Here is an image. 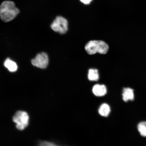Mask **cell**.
<instances>
[{"mask_svg":"<svg viewBox=\"0 0 146 146\" xmlns=\"http://www.w3.org/2000/svg\"><path fill=\"white\" fill-rule=\"evenodd\" d=\"M20 13L14 2L6 1L0 5V17L5 23L9 22L15 19Z\"/></svg>","mask_w":146,"mask_h":146,"instance_id":"obj_1","label":"cell"},{"mask_svg":"<svg viewBox=\"0 0 146 146\" xmlns=\"http://www.w3.org/2000/svg\"><path fill=\"white\" fill-rule=\"evenodd\" d=\"M85 50L89 54L92 55L96 53L106 54L108 52L109 47L105 42L100 40L89 41L85 46Z\"/></svg>","mask_w":146,"mask_h":146,"instance_id":"obj_2","label":"cell"},{"mask_svg":"<svg viewBox=\"0 0 146 146\" xmlns=\"http://www.w3.org/2000/svg\"><path fill=\"white\" fill-rule=\"evenodd\" d=\"M54 31L61 34H65L68 30V22L66 19L61 16H57L51 25Z\"/></svg>","mask_w":146,"mask_h":146,"instance_id":"obj_3","label":"cell"},{"mask_svg":"<svg viewBox=\"0 0 146 146\" xmlns=\"http://www.w3.org/2000/svg\"><path fill=\"white\" fill-rule=\"evenodd\" d=\"M13 121L16 123V127L20 130H23L29 125V117L27 113L23 111H18L15 114Z\"/></svg>","mask_w":146,"mask_h":146,"instance_id":"obj_4","label":"cell"},{"mask_svg":"<svg viewBox=\"0 0 146 146\" xmlns=\"http://www.w3.org/2000/svg\"><path fill=\"white\" fill-rule=\"evenodd\" d=\"M34 66L42 69L46 68L49 63V59L47 54L44 52L37 54L36 57L31 61Z\"/></svg>","mask_w":146,"mask_h":146,"instance_id":"obj_5","label":"cell"},{"mask_svg":"<svg viewBox=\"0 0 146 146\" xmlns=\"http://www.w3.org/2000/svg\"><path fill=\"white\" fill-rule=\"evenodd\" d=\"M92 92L96 96H103L107 94L106 87L104 85L96 84L93 87Z\"/></svg>","mask_w":146,"mask_h":146,"instance_id":"obj_6","label":"cell"},{"mask_svg":"<svg viewBox=\"0 0 146 146\" xmlns=\"http://www.w3.org/2000/svg\"><path fill=\"white\" fill-rule=\"evenodd\" d=\"M122 94H123V100L125 102L134 100V90L129 88H124L123 89V93Z\"/></svg>","mask_w":146,"mask_h":146,"instance_id":"obj_7","label":"cell"},{"mask_svg":"<svg viewBox=\"0 0 146 146\" xmlns=\"http://www.w3.org/2000/svg\"><path fill=\"white\" fill-rule=\"evenodd\" d=\"M4 65L11 72H15L17 71L18 67L15 62L8 58L4 62Z\"/></svg>","mask_w":146,"mask_h":146,"instance_id":"obj_8","label":"cell"},{"mask_svg":"<svg viewBox=\"0 0 146 146\" xmlns=\"http://www.w3.org/2000/svg\"><path fill=\"white\" fill-rule=\"evenodd\" d=\"M111 111L110 108L107 104L104 103L102 104L98 109V112L101 116L107 117L109 115Z\"/></svg>","mask_w":146,"mask_h":146,"instance_id":"obj_9","label":"cell"},{"mask_svg":"<svg viewBox=\"0 0 146 146\" xmlns=\"http://www.w3.org/2000/svg\"><path fill=\"white\" fill-rule=\"evenodd\" d=\"M88 78L92 81H97L99 79V75L98 69H91L88 71Z\"/></svg>","mask_w":146,"mask_h":146,"instance_id":"obj_10","label":"cell"},{"mask_svg":"<svg viewBox=\"0 0 146 146\" xmlns=\"http://www.w3.org/2000/svg\"><path fill=\"white\" fill-rule=\"evenodd\" d=\"M138 129L140 135L143 137H146V122H140L138 125Z\"/></svg>","mask_w":146,"mask_h":146,"instance_id":"obj_11","label":"cell"},{"mask_svg":"<svg viewBox=\"0 0 146 146\" xmlns=\"http://www.w3.org/2000/svg\"><path fill=\"white\" fill-rule=\"evenodd\" d=\"M39 146H58L55 144L50 143V142H41L39 145Z\"/></svg>","mask_w":146,"mask_h":146,"instance_id":"obj_12","label":"cell"},{"mask_svg":"<svg viewBox=\"0 0 146 146\" xmlns=\"http://www.w3.org/2000/svg\"><path fill=\"white\" fill-rule=\"evenodd\" d=\"M80 1L84 4L89 5L92 1V0H80Z\"/></svg>","mask_w":146,"mask_h":146,"instance_id":"obj_13","label":"cell"}]
</instances>
